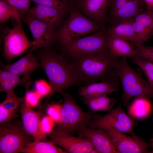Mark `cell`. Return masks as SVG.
I'll list each match as a JSON object with an SVG mask.
<instances>
[{"label": "cell", "mask_w": 153, "mask_h": 153, "mask_svg": "<svg viewBox=\"0 0 153 153\" xmlns=\"http://www.w3.org/2000/svg\"><path fill=\"white\" fill-rule=\"evenodd\" d=\"M65 58L76 86L80 87L117 77L121 59L112 55L109 50Z\"/></svg>", "instance_id": "6da1fadb"}, {"label": "cell", "mask_w": 153, "mask_h": 153, "mask_svg": "<svg viewBox=\"0 0 153 153\" xmlns=\"http://www.w3.org/2000/svg\"><path fill=\"white\" fill-rule=\"evenodd\" d=\"M37 57L51 87V92L41 107L44 108L55 93L76 84L68 64L61 52L58 54L49 48L40 51Z\"/></svg>", "instance_id": "7a4b0ae2"}, {"label": "cell", "mask_w": 153, "mask_h": 153, "mask_svg": "<svg viewBox=\"0 0 153 153\" xmlns=\"http://www.w3.org/2000/svg\"><path fill=\"white\" fill-rule=\"evenodd\" d=\"M116 76L122 88V100L127 105L133 98L153 99V88L138 73L129 65L127 57H123L119 64Z\"/></svg>", "instance_id": "3957f363"}, {"label": "cell", "mask_w": 153, "mask_h": 153, "mask_svg": "<svg viewBox=\"0 0 153 153\" xmlns=\"http://www.w3.org/2000/svg\"><path fill=\"white\" fill-rule=\"evenodd\" d=\"M68 18L58 29L56 38L61 46L71 41L106 29L105 26L90 19L73 4Z\"/></svg>", "instance_id": "277c9868"}, {"label": "cell", "mask_w": 153, "mask_h": 153, "mask_svg": "<svg viewBox=\"0 0 153 153\" xmlns=\"http://www.w3.org/2000/svg\"><path fill=\"white\" fill-rule=\"evenodd\" d=\"M59 93L64 98L60 122L57 124L54 131L65 133L75 134L81 127L87 126L92 120L100 116L83 111L73 97L67 92L63 91Z\"/></svg>", "instance_id": "5b68a950"}, {"label": "cell", "mask_w": 153, "mask_h": 153, "mask_svg": "<svg viewBox=\"0 0 153 153\" xmlns=\"http://www.w3.org/2000/svg\"><path fill=\"white\" fill-rule=\"evenodd\" d=\"M106 29L69 42L61 46L65 56L94 54L109 51Z\"/></svg>", "instance_id": "8992f818"}, {"label": "cell", "mask_w": 153, "mask_h": 153, "mask_svg": "<svg viewBox=\"0 0 153 153\" xmlns=\"http://www.w3.org/2000/svg\"><path fill=\"white\" fill-rule=\"evenodd\" d=\"M87 126L90 128H101L105 129L118 153H150L149 143L136 135H126L96 119L91 121Z\"/></svg>", "instance_id": "52a82bcc"}, {"label": "cell", "mask_w": 153, "mask_h": 153, "mask_svg": "<svg viewBox=\"0 0 153 153\" xmlns=\"http://www.w3.org/2000/svg\"><path fill=\"white\" fill-rule=\"evenodd\" d=\"M34 139L24 129L22 121L0 124V153H17Z\"/></svg>", "instance_id": "ba28073f"}, {"label": "cell", "mask_w": 153, "mask_h": 153, "mask_svg": "<svg viewBox=\"0 0 153 153\" xmlns=\"http://www.w3.org/2000/svg\"><path fill=\"white\" fill-rule=\"evenodd\" d=\"M28 26L34 38L35 45L30 51L50 48L57 40V30L27 13L22 19Z\"/></svg>", "instance_id": "9c48e42d"}, {"label": "cell", "mask_w": 153, "mask_h": 153, "mask_svg": "<svg viewBox=\"0 0 153 153\" xmlns=\"http://www.w3.org/2000/svg\"><path fill=\"white\" fill-rule=\"evenodd\" d=\"M33 41H29L22 28L16 23L5 38L3 46V55L7 61L12 60L22 54L26 50L34 46Z\"/></svg>", "instance_id": "30bf717a"}, {"label": "cell", "mask_w": 153, "mask_h": 153, "mask_svg": "<svg viewBox=\"0 0 153 153\" xmlns=\"http://www.w3.org/2000/svg\"><path fill=\"white\" fill-rule=\"evenodd\" d=\"M47 135L50 141L63 147L68 153H90L94 148L87 139L78 136L75 137L54 130Z\"/></svg>", "instance_id": "8fae6325"}, {"label": "cell", "mask_w": 153, "mask_h": 153, "mask_svg": "<svg viewBox=\"0 0 153 153\" xmlns=\"http://www.w3.org/2000/svg\"><path fill=\"white\" fill-rule=\"evenodd\" d=\"M111 0H77L74 6L94 22L105 26Z\"/></svg>", "instance_id": "7c38bea8"}, {"label": "cell", "mask_w": 153, "mask_h": 153, "mask_svg": "<svg viewBox=\"0 0 153 153\" xmlns=\"http://www.w3.org/2000/svg\"><path fill=\"white\" fill-rule=\"evenodd\" d=\"M75 133L87 139L98 153H118L107 132L102 128L92 129L84 126Z\"/></svg>", "instance_id": "4fadbf2b"}, {"label": "cell", "mask_w": 153, "mask_h": 153, "mask_svg": "<svg viewBox=\"0 0 153 153\" xmlns=\"http://www.w3.org/2000/svg\"><path fill=\"white\" fill-rule=\"evenodd\" d=\"M24 101L20 112L23 126L26 131L35 141H47V135L40 128L41 119L44 115L42 111L34 110Z\"/></svg>", "instance_id": "5bb4252c"}, {"label": "cell", "mask_w": 153, "mask_h": 153, "mask_svg": "<svg viewBox=\"0 0 153 153\" xmlns=\"http://www.w3.org/2000/svg\"><path fill=\"white\" fill-rule=\"evenodd\" d=\"M96 119L108 124L121 132L128 133L131 135H136L133 131L134 125L133 118L125 112L120 105L105 115Z\"/></svg>", "instance_id": "9a60e30c"}, {"label": "cell", "mask_w": 153, "mask_h": 153, "mask_svg": "<svg viewBox=\"0 0 153 153\" xmlns=\"http://www.w3.org/2000/svg\"><path fill=\"white\" fill-rule=\"evenodd\" d=\"M27 12L56 30L65 21L67 14L55 8L36 3L30 8Z\"/></svg>", "instance_id": "2e32d148"}, {"label": "cell", "mask_w": 153, "mask_h": 153, "mask_svg": "<svg viewBox=\"0 0 153 153\" xmlns=\"http://www.w3.org/2000/svg\"><path fill=\"white\" fill-rule=\"evenodd\" d=\"M131 20L138 44H143L153 36V10L146 8Z\"/></svg>", "instance_id": "e0dca14e"}, {"label": "cell", "mask_w": 153, "mask_h": 153, "mask_svg": "<svg viewBox=\"0 0 153 153\" xmlns=\"http://www.w3.org/2000/svg\"><path fill=\"white\" fill-rule=\"evenodd\" d=\"M119 83L118 77H114L106 80L80 87L78 95L84 97H95L107 95L118 90Z\"/></svg>", "instance_id": "ac0fdd59"}, {"label": "cell", "mask_w": 153, "mask_h": 153, "mask_svg": "<svg viewBox=\"0 0 153 153\" xmlns=\"http://www.w3.org/2000/svg\"><path fill=\"white\" fill-rule=\"evenodd\" d=\"M37 56L32 52L12 64L5 65L1 63L3 69L19 76H29L34 71L41 67Z\"/></svg>", "instance_id": "d6986e66"}, {"label": "cell", "mask_w": 153, "mask_h": 153, "mask_svg": "<svg viewBox=\"0 0 153 153\" xmlns=\"http://www.w3.org/2000/svg\"><path fill=\"white\" fill-rule=\"evenodd\" d=\"M144 0H130L108 18V22L112 26L133 18L146 9Z\"/></svg>", "instance_id": "ffe728a7"}, {"label": "cell", "mask_w": 153, "mask_h": 153, "mask_svg": "<svg viewBox=\"0 0 153 153\" xmlns=\"http://www.w3.org/2000/svg\"><path fill=\"white\" fill-rule=\"evenodd\" d=\"M5 99L0 104V123L12 120L17 117L18 110L24 101V97H20L14 91L7 94Z\"/></svg>", "instance_id": "44dd1931"}, {"label": "cell", "mask_w": 153, "mask_h": 153, "mask_svg": "<svg viewBox=\"0 0 153 153\" xmlns=\"http://www.w3.org/2000/svg\"><path fill=\"white\" fill-rule=\"evenodd\" d=\"M108 46L110 53L116 57L130 58L137 56L138 51L133 44L116 37L109 36Z\"/></svg>", "instance_id": "7402d4cb"}, {"label": "cell", "mask_w": 153, "mask_h": 153, "mask_svg": "<svg viewBox=\"0 0 153 153\" xmlns=\"http://www.w3.org/2000/svg\"><path fill=\"white\" fill-rule=\"evenodd\" d=\"M0 91L7 94L14 91L17 86L25 85L30 86L32 83L29 76H20L4 70L0 71Z\"/></svg>", "instance_id": "603a6c76"}, {"label": "cell", "mask_w": 153, "mask_h": 153, "mask_svg": "<svg viewBox=\"0 0 153 153\" xmlns=\"http://www.w3.org/2000/svg\"><path fill=\"white\" fill-rule=\"evenodd\" d=\"M106 29L109 36L116 37L138 44V38L132 26L131 18L118 24L110 26Z\"/></svg>", "instance_id": "cb8c5ba5"}, {"label": "cell", "mask_w": 153, "mask_h": 153, "mask_svg": "<svg viewBox=\"0 0 153 153\" xmlns=\"http://www.w3.org/2000/svg\"><path fill=\"white\" fill-rule=\"evenodd\" d=\"M152 108L149 99L143 97L135 98L128 109V115L133 119H142L147 117Z\"/></svg>", "instance_id": "d4e9b609"}, {"label": "cell", "mask_w": 153, "mask_h": 153, "mask_svg": "<svg viewBox=\"0 0 153 153\" xmlns=\"http://www.w3.org/2000/svg\"><path fill=\"white\" fill-rule=\"evenodd\" d=\"M19 152L23 153H67L58 147L51 141H35L30 143L21 149Z\"/></svg>", "instance_id": "484cf974"}, {"label": "cell", "mask_w": 153, "mask_h": 153, "mask_svg": "<svg viewBox=\"0 0 153 153\" xmlns=\"http://www.w3.org/2000/svg\"><path fill=\"white\" fill-rule=\"evenodd\" d=\"M81 99L90 110L94 112L110 110L117 102L116 99L107 95L95 97H81Z\"/></svg>", "instance_id": "4316f807"}, {"label": "cell", "mask_w": 153, "mask_h": 153, "mask_svg": "<svg viewBox=\"0 0 153 153\" xmlns=\"http://www.w3.org/2000/svg\"><path fill=\"white\" fill-rule=\"evenodd\" d=\"M14 19L17 25L22 28L21 18L17 10L3 0H0V22L3 23L10 19Z\"/></svg>", "instance_id": "83f0119b"}, {"label": "cell", "mask_w": 153, "mask_h": 153, "mask_svg": "<svg viewBox=\"0 0 153 153\" xmlns=\"http://www.w3.org/2000/svg\"><path fill=\"white\" fill-rule=\"evenodd\" d=\"M35 3L55 8L66 13L73 5L67 0H31Z\"/></svg>", "instance_id": "f1b7e54d"}, {"label": "cell", "mask_w": 153, "mask_h": 153, "mask_svg": "<svg viewBox=\"0 0 153 153\" xmlns=\"http://www.w3.org/2000/svg\"><path fill=\"white\" fill-rule=\"evenodd\" d=\"M143 71L150 86L153 88V63L136 56L130 58Z\"/></svg>", "instance_id": "f546056e"}, {"label": "cell", "mask_w": 153, "mask_h": 153, "mask_svg": "<svg viewBox=\"0 0 153 153\" xmlns=\"http://www.w3.org/2000/svg\"><path fill=\"white\" fill-rule=\"evenodd\" d=\"M13 6L18 10L22 19L25 17L30 8V0H3Z\"/></svg>", "instance_id": "4dcf8cb0"}, {"label": "cell", "mask_w": 153, "mask_h": 153, "mask_svg": "<svg viewBox=\"0 0 153 153\" xmlns=\"http://www.w3.org/2000/svg\"><path fill=\"white\" fill-rule=\"evenodd\" d=\"M138 51L137 56L153 63V46H146L143 44H137L132 43Z\"/></svg>", "instance_id": "1f68e13d"}, {"label": "cell", "mask_w": 153, "mask_h": 153, "mask_svg": "<svg viewBox=\"0 0 153 153\" xmlns=\"http://www.w3.org/2000/svg\"><path fill=\"white\" fill-rule=\"evenodd\" d=\"M56 124L54 120L48 115H44L40 121V130L42 133L47 135L53 130L56 126Z\"/></svg>", "instance_id": "d6a6232c"}, {"label": "cell", "mask_w": 153, "mask_h": 153, "mask_svg": "<svg viewBox=\"0 0 153 153\" xmlns=\"http://www.w3.org/2000/svg\"><path fill=\"white\" fill-rule=\"evenodd\" d=\"M62 104L56 103L49 105L46 110L47 114L52 118L56 124L60 121Z\"/></svg>", "instance_id": "836d02e7"}, {"label": "cell", "mask_w": 153, "mask_h": 153, "mask_svg": "<svg viewBox=\"0 0 153 153\" xmlns=\"http://www.w3.org/2000/svg\"><path fill=\"white\" fill-rule=\"evenodd\" d=\"M28 90H26L24 101L31 107H35L37 106L42 97L36 91H29Z\"/></svg>", "instance_id": "e575fe53"}, {"label": "cell", "mask_w": 153, "mask_h": 153, "mask_svg": "<svg viewBox=\"0 0 153 153\" xmlns=\"http://www.w3.org/2000/svg\"><path fill=\"white\" fill-rule=\"evenodd\" d=\"M35 91L41 96H48L51 91V87L44 79H41L36 81L35 84Z\"/></svg>", "instance_id": "d590c367"}, {"label": "cell", "mask_w": 153, "mask_h": 153, "mask_svg": "<svg viewBox=\"0 0 153 153\" xmlns=\"http://www.w3.org/2000/svg\"><path fill=\"white\" fill-rule=\"evenodd\" d=\"M130 0H111L109 7L108 17L112 16Z\"/></svg>", "instance_id": "8d00e7d4"}, {"label": "cell", "mask_w": 153, "mask_h": 153, "mask_svg": "<svg viewBox=\"0 0 153 153\" xmlns=\"http://www.w3.org/2000/svg\"><path fill=\"white\" fill-rule=\"evenodd\" d=\"M146 6V8L148 9H153V0H144Z\"/></svg>", "instance_id": "74e56055"}, {"label": "cell", "mask_w": 153, "mask_h": 153, "mask_svg": "<svg viewBox=\"0 0 153 153\" xmlns=\"http://www.w3.org/2000/svg\"><path fill=\"white\" fill-rule=\"evenodd\" d=\"M149 144L150 147L151 148L152 150V151L150 152V153H153V137L151 139Z\"/></svg>", "instance_id": "f35d334b"}, {"label": "cell", "mask_w": 153, "mask_h": 153, "mask_svg": "<svg viewBox=\"0 0 153 153\" xmlns=\"http://www.w3.org/2000/svg\"><path fill=\"white\" fill-rule=\"evenodd\" d=\"M69 2L73 3L75 2L77 0H67Z\"/></svg>", "instance_id": "ab89813d"}, {"label": "cell", "mask_w": 153, "mask_h": 153, "mask_svg": "<svg viewBox=\"0 0 153 153\" xmlns=\"http://www.w3.org/2000/svg\"></svg>", "instance_id": "60d3db41"}, {"label": "cell", "mask_w": 153, "mask_h": 153, "mask_svg": "<svg viewBox=\"0 0 153 153\" xmlns=\"http://www.w3.org/2000/svg\"><path fill=\"white\" fill-rule=\"evenodd\" d=\"M152 10H153V9H152Z\"/></svg>", "instance_id": "b9f144b4"}]
</instances>
